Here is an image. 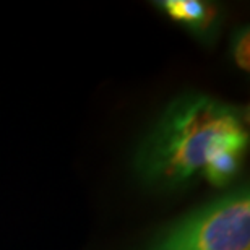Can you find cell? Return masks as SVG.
Listing matches in <instances>:
<instances>
[{
  "label": "cell",
  "mask_w": 250,
  "mask_h": 250,
  "mask_svg": "<svg viewBox=\"0 0 250 250\" xmlns=\"http://www.w3.org/2000/svg\"><path fill=\"white\" fill-rule=\"evenodd\" d=\"M249 145L241 111L218 99L188 93L169 104L137 149L135 171L148 186L181 188L205 177L226 186Z\"/></svg>",
  "instance_id": "1"
},
{
  "label": "cell",
  "mask_w": 250,
  "mask_h": 250,
  "mask_svg": "<svg viewBox=\"0 0 250 250\" xmlns=\"http://www.w3.org/2000/svg\"><path fill=\"white\" fill-rule=\"evenodd\" d=\"M148 250H250L249 190L239 188L182 218Z\"/></svg>",
  "instance_id": "2"
},
{
  "label": "cell",
  "mask_w": 250,
  "mask_h": 250,
  "mask_svg": "<svg viewBox=\"0 0 250 250\" xmlns=\"http://www.w3.org/2000/svg\"><path fill=\"white\" fill-rule=\"evenodd\" d=\"M169 18L186 26L205 42L216 38L221 15L216 5L202 0H164L156 3Z\"/></svg>",
  "instance_id": "3"
},
{
  "label": "cell",
  "mask_w": 250,
  "mask_h": 250,
  "mask_svg": "<svg viewBox=\"0 0 250 250\" xmlns=\"http://www.w3.org/2000/svg\"><path fill=\"white\" fill-rule=\"evenodd\" d=\"M232 57L242 70L250 68V42L249 29L241 28L232 38Z\"/></svg>",
  "instance_id": "4"
}]
</instances>
